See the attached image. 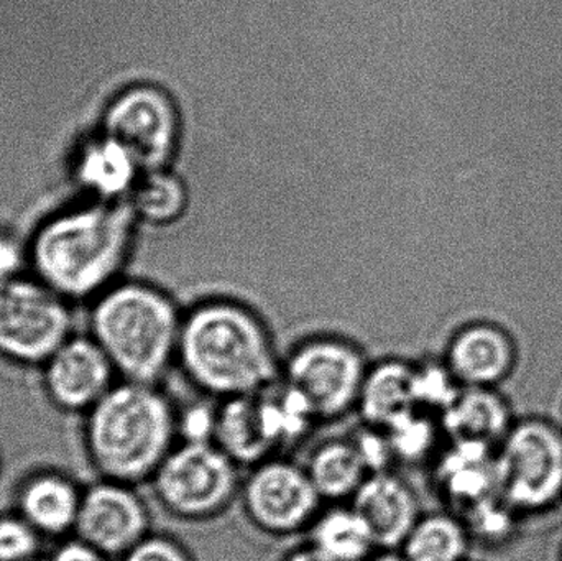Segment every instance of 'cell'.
<instances>
[{
	"label": "cell",
	"mask_w": 562,
	"mask_h": 561,
	"mask_svg": "<svg viewBox=\"0 0 562 561\" xmlns=\"http://www.w3.org/2000/svg\"><path fill=\"white\" fill-rule=\"evenodd\" d=\"M26 561H49V559H43L42 556H38V557H35V559H30V560H26Z\"/></svg>",
	"instance_id": "36"
},
{
	"label": "cell",
	"mask_w": 562,
	"mask_h": 561,
	"mask_svg": "<svg viewBox=\"0 0 562 561\" xmlns=\"http://www.w3.org/2000/svg\"><path fill=\"white\" fill-rule=\"evenodd\" d=\"M137 217L127 200H94L42 224L30 247L36 277L63 299L101 295L124 272Z\"/></svg>",
	"instance_id": "2"
},
{
	"label": "cell",
	"mask_w": 562,
	"mask_h": 561,
	"mask_svg": "<svg viewBox=\"0 0 562 561\" xmlns=\"http://www.w3.org/2000/svg\"><path fill=\"white\" fill-rule=\"evenodd\" d=\"M367 561H409L400 550H379Z\"/></svg>",
	"instance_id": "35"
},
{
	"label": "cell",
	"mask_w": 562,
	"mask_h": 561,
	"mask_svg": "<svg viewBox=\"0 0 562 561\" xmlns=\"http://www.w3.org/2000/svg\"><path fill=\"white\" fill-rule=\"evenodd\" d=\"M349 503L380 550H398L423 514L412 484L393 470L370 474Z\"/></svg>",
	"instance_id": "13"
},
{
	"label": "cell",
	"mask_w": 562,
	"mask_h": 561,
	"mask_svg": "<svg viewBox=\"0 0 562 561\" xmlns=\"http://www.w3.org/2000/svg\"><path fill=\"white\" fill-rule=\"evenodd\" d=\"M370 362L360 343L319 333L284 349L280 379L306 399L319 424H330L356 414Z\"/></svg>",
	"instance_id": "5"
},
{
	"label": "cell",
	"mask_w": 562,
	"mask_h": 561,
	"mask_svg": "<svg viewBox=\"0 0 562 561\" xmlns=\"http://www.w3.org/2000/svg\"><path fill=\"white\" fill-rule=\"evenodd\" d=\"M140 175L134 155L101 131L86 141L76 157V177L94 200H127Z\"/></svg>",
	"instance_id": "17"
},
{
	"label": "cell",
	"mask_w": 562,
	"mask_h": 561,
	"mask_svg": "<svg viewBox=\"0 0 562 561\" xmlns=\"http://www.w3.org/2000/svg\"><path fill=\"white\" fill-rule=\"evenodd\" d=\"M429 412L415 408L385 428L395 461L418 464L435 453L442 431L441 422Z\"/></svg>",
	"instance_id": "25"
},
{
	"label": "cell",
	"mask_w": 562,
	"mask_h": 561,
	"mask_svg": "<svg viewBox=\"0 0 562 561\" xmlns=\"http://www.w3.org/2000/svg\"><path fill=\"white\" fill-rule=\"evenodd\" d=\"M243 468L214 441H178L150 480L155 501L183 523H210L239 501Z\"/></svg>",
	"instance_id": "6"
},
{
	"label": "cell",
	"mask_w": 562,
	"mask_h": 561,
	"mask_svg": "<svg viewBox=\"0 0 562 561\" xmlns=\"http://www.w3.org/2000/svg\"><path fill=\"white\" fill-rule=\"evenodd\" d=\"M137 229L167 231L183 220L188 210V191L181 178L171 168L142 171L127 198Z\"/></svg>",
	"instance_id": "23"
},
{
	"label": "cell",
	"mask_w": 562,
	"mask_h": 561,
	"mask_svg": "<svg viewBox=\"0 0 562 561\" xmlns=\"http://www.w3.org/2000/svg\"><path fill=\"white\" fill-rule=\"evenodd\" d=\"M497 493L514 509H541L562 490V438L543 424H525L495 458Z\"/></svg>",
	"instance_id": "10"
},
{
	"label": "cell",
	"mask_w": 562,
	"mask_h": 561,
	"mask_svg": "<svg viewBox=\"0 0 562 561\" xmlns=\"http://www.w3.org/2000/svg\"><path fill=\"white\" fill-rule=\"evenodd\" d=\"M350 438L356 444L359 453L362 455L370 474L390 471L396 463L392 445L382 428L362 424Z\"/></svg>",
	"instance_id": "29"
},
{
	"label": "cell",
	"mask_w": 562,
	"mask_h": 561,
	"mask_svg": "<svg viewBox=\"0 0 562 561\" xmlns=\"http://www.w3.org/2000/svg\"><path fill=\"white\" fill-rule=\"evenodd\" d=\"M82 417L86 457L101 480L150 483L180 441L178 405L157 384L119 381Z\"/></svg>",
	"instance_id": "3"
},
{
	"label": "cell",
	"mask_w": 562,
	"mask_h": 561,
	"mask_svg": "<svg viewBox=\"0 0 562 561\" xmlns=\"http://www.w3.org/2000/svg\"><path fill=\"white\" fill-rule=\"evenodd\" d=\"M239 503L247 523L272 539L304 536L324 506L304 464L284 455L247 470Z\"/></svg>",
	"instance_id": "8"
},
{
	"label": "cell",
	"mask_w": 562,
	"mask_h": 561,
	"mask_svg": "<svg viewBox=\"0 0 562 561\" xmlns=\"http://www.w3.org/2000/svg\"><path fill=\"white\" fill-rule=\"evenodd\" d=\"M0 471H2V455H0Z\"/></svg>",
	"instance_id": "37"
},
{
	"label": "cell",
	"mask_w": 562,
	"mask_h": 561,
	"mask_svg": "<svg viewBox=\"0 0 562 561\" xmlns=\"http://www.w3.org/2000/svg\"><path fill=\"white\" fill-rule=\"evenodd\" d=\"M469 537L465 523L452 514H422L398 550L409 561H464Z\"/></svg>",
	"instance_id": "24"
},
{
	"label": "cell",
	"mask_w": 562,
	"mask_h": 561,
	"mask_svg": "<svg viewBox=\"0 0 562 561\" xmlns=\"http://www.w3.org/2000/svg\"><path fill=\"white\" fill-rule=\"evenodd\" d=\"M121 561H196L187 543L170 534L151 532Z\"/></svg>",
	"instance_id": "30"
},
{
	"label": "cell",
	"mask_w": 562,
	"mask_h": 561,
	"mask_svg": "<svg viewBox=\"0 0 562 561\" xmlns=\"http://www.w3.org/2000/svg\"><path fill=\"white\" fill-rule=\"evenodd\" d=\"M71 332L66 299L42 280L0 282V358L42 368Z\"/></svg>",
	"instance_id": "7"
},
{
	"label": "cell",
	"mask_w": 562,
	"mask_h": 561,
	"mask_svg": "<svg viewBox=\"0 0 562 561\" xmlns=\"http://www.w3.org/2000/svg\"><path fill=\"white\" fill-rule=\"evenodd\" d=\"M23 259H25V256H23L19 243L13 237L0 234V282H7V280L19 277Z\"/></svg>",
	"instance_id": "32"
},
{
	"label": "cell",
	"mask_w": 562,
	"mask_h": 561,
	"mask_svg": "<svg viewBox=\"0 0 562 561\" xmlns=\"http://www.w3.org/2000/svg\"><path fill=\"white\" fill-rule=\"evenodd\" d=\"M439 422L451 441L492 445L507 431L508 411L487 388H464Z\"/></svg>",
	"instance_id": "22"
},
{
	"label": "cell",
	"mask_w": 562,
	"mask_h": 561,
	"mask_svg": "<svg viewBox=\"0 0 562 561\" xmlns=\"http://www.w3.org/2000/svg\"><path fill=\"white\" fill-rule=\"evenodd\" d=\"M216 405L204 402L178 407V435L183 441H213L216 430Z\"/></svg>",
	"instance_id": "31"
},
{
	"label": "cell",
	"mask_w": 562,
	"mask_h": 561,
	"mask_svg": "<svg viewBox=\"0 0 562 561\" xmlns=\"http://www.w3.org/2000/svg\"><path fill=\"white\" fill-rule=\"evenodd\" d=\"M461 388L442 358L425 356L415 359V395L419 411L441 417L442 412L456 401Z\"/></svg>",
	"instance_id": "26"
},
{
	"label": "cell",
	"mask_w": 562,
	"mask_h": 561,
	"mask_svg": "<svg viewBox=\"0 0 562 561\" xmlns=\"http://www.w3.org/2000/svg\"><path fill=\"white\" fill-rule=\"evenodd\" d=\"M512 510L514 507L501 494H491L465 509V526L471 536L488 540L502 539L510 534L514 523Z\"/></svg>",
	"instance_id": "27"
},
{
	"label": "cell",
	"mask_w": 562,
	"mask_h": 561,
	"mask_svg": "<svg viewBox=\"0 0 562 561\" xmlns=\"http://www.w3.org/2000/svg\"><path fill=\"white\" fill-rule=\"evenodd\" d=\"M183 312L155 287L124 280L98 295L91 336L121 381L157 384L177 368Z\"/></svg>",
	"instance_id": "4"
},
{
	"label": "cell",
	"mask_w": 562,
	"mask_h": 561,
	"mask_svg": "<svg viewBox=\"0 0 562 561\" xmlns=\"http://www.w3.org/2000/svg\"><path fill=\"white\" fill-rule=\"evenodd\" d=\"M151 534V514L137 486L95 481L82 491L75 537L109 560H121Z\"/></svg>",
	"instance_id": "11"
},
{
	"label": "cell",
	"mask_w": 562,
	"mask_h": 561,
	"mask_svg": "<svg viewBox=\"0 0 562 561\" xmlns=\"http://www.w3.org/2000/svg\"><path fill=\"white\" fill-rule=\"evenodd\" d=\"M49 561H111L108 557L99 553L98 550L86 546L81 540L72 539L63 543Z\"/></svg>",
	"instance_id": "33"
},
{
	"label": "cell",
	"mask_w": 562,
	"mask_h": 561,
	"mask_svg": "<svg viewBox=\"0 0 562 561\" xmlns=\"http://www.w3.org/2000/svg\"><path fill=\"white\" fill-rule=\"evenodd\" d=\"M101 132L124 145L142 171L171 168L180 145V115L165 89L131 85L105 102Z\"/></svg>",
	"instance_id": "9"
},
{
	"label": "cell",
	"mask_w": 562,
	"mask_h": 561,
	"mask_svg": "<svg viewBox=\"0 0 562 561\" xmlns=\"http://www.w3.org/2000/svg\"><path fill=\"white\" fill-rule=\"evenodd\" d=\"M514 348L507 333L488 322L469 323L446 343L442 361L462 388H488L512 366Z\"/></svg>",
	"instance_id": "14"
},
{
	"label": "cell",
	"mask_w": 562,
	"mask_h": 561,
	"mask_svg": "<svg viewBox=\"0 0 562 561\" xmlns=\"http://www.w3.org/2000/svg\"><path fill=\"white\" fill-rule=\"evenodd\" d=\"M177 369L204 397H244L279 381L281 349L254 310L214 300L184 313Z\"/></svg>",
	"instance_id": "1"
},
{
	"label": "cell",
	"mask_w": 562,
	"mask_h": 561,
	"mask_svg": "<svg viewBox=\"0 0 562 561\" xmlns=\"http://www.w3.org/2000/svg\"><path fill=\"white\" fill-rule=\"evenodd\" d=\"M438 467V484L454 503L471 507L497 493V464L492 445L477 441H451Z\"/></svg>",
	"instance_id": "18"
},
{
	"label": "cell",
	"mask_w": 562,
	"mask_h": 561,
	"mask_svg": "<svg viewBox=\"0 0 562 561\" xmlns=\"http://www.w3.org/2000/svg\"><path fill=\"white\" fill-rule=\"evenodd\" d=\"M279 561H329L321 557L319 553L314 552L307 543L296 547V549L290 550L284 553Z\"/></svg>",
	"instance_id": "34"
},
{
	"label": "cell",
	"mask_w": 562,
	"mask_h": 561,
	"mask_svg": "<svg viewBox=\"0 0 562 561\" xmlns=\"http://www.w3.org/2000/svg\"><path fill=\"white\" fill-rule=\"evenodd\" d=\"M82 491L55 470L30 473L16 487L15 510L43 537L61 539L75 536Z\"/></svg>",
	"instance_id": "15"
},
{
	"label": "cell",
	"mask_w": 562,
	"mask_h": 561,
	"mask_svg": "<svg viewBox=\"0 0 562 561\" xmlns=\"http://www.w3.org/2000/svg\"><path fill=\"white\" fill-rule=\"evenodd\" d=\"M304 536V543L329 561H367L380 550L350 503L324 504Z\"/></svg>",
	"instance_id": "19"
},
{
	"label": "cell",
	"mask_w": 562,
	"mask_h": 561,
	"mask_svg": "<svg viewBox=\"0 0 562 561\" xmlns=\"http://www.w3.org/2000/svg\"><path fill=\"white\" fill-rule=\"evenodd\" d=\"M307 474L324 504L349 503L370 476L352 438H329L311 450Z\"/></svg>",
	"instance_id": "20"
},
{
	"label": "cell",
	"mask_w": 562,
	"mask_h": 561,
	"mask_svg": "<svg viewBox=\"0 0 562 561\" xmlns=\"http://www.w3.org/2000/svg\"><path fill=\"white\" fill-rule=\"evenodd\" d=\"M214 444L240 468L276 457L263 434L256 394L217 401Z\"/></svg>",
	"instance_id": "21"
},
{
	"label": "cell",
	"mask_w": 562,
	"mask_h": 561,
	"mask_svg": "<svg viewBox=\"0 0 562 561\" xmlns=\"http://www.w3.org/2000/svg\"><path fill=\"white\" fill-rule=\"evenodd\" d=\"M415 408V359L402 355L372 359L357 402L360 422L385 430Z\"/></svg>",
	"instance_id": "16"
},
{
	"label": "cell",
	"mask_w": 562,
	"mask_h": 561,
	"mask_svg": "<svg viewBox=\"0 0 562 561\" xmlns=\"http://www.w3.org/2000/svg\"><path fill=\"white\" fill-rule=\"evenodd\" d=\"M42 369L46 399L65 414H88L121 381L92 336L66 339Z\"/></svg>",
	"instance_id": "12"
},
{
	"label": "cell",
	"mask_w": 562,
	"mask_h": 561,
	"mask_svg": "<svg viewBox=\"0 0 562 561\" xmlns=\"http://www.w3.org/2000/svg\"><path fill=\"white\" fill-rule=\"evenodd\" d=\"M43 537L20 516L0 514V561H26L40 556Z\"/></svg>",
	"instance_id": "28"
}]
</instances>
